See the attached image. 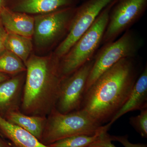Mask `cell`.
Here are the masks:
<instances>
[{
    "label": "cell",
    "instance_id": "obj_1",
    "mask_svg": "<svg viewBox=\"0 0 147 147\" xmlns=\"http://www.w3.org/2000/svg\"><path fill=\"white\" fill-rule=\"evenodd\" d=\"M133 58L119 61L101 74L84 94L81 109L98 123L111 120L128 99L137 80Z\"/></svg>",
    "mask_w": 147,
    "mask_h": 147
},
{
    "label": "cell",
    "instance_id": "obj_2",
    "mask_svg": "<svg viewBox=\"0 0 147 147\" xmlns=\"http://www.w3.org/2000/svg\"><path fill=\"white\" fill-rule=\"evenodd\" d=\"M26 71L20 111L47 117L56 107L62 78L60 60L33 56L25 64Z\"/></svg>",
    "mask_w": 147,
    "mask_h": 147
},
{
    "label": "cell",
    "instance_id": "obj_3",
    "mask_svg": "<svg viewBox=\"0 0 147 147\" xmlns=\"http://www.w3.org/2000/svg\"><path fill=\"white\" fill-rule=\"evenodd\" d=\"M117 1L115 0L103 9L92 26L79 38L68 53L60 59L62 78L70 75L93 58V55L102 42L110 11Z\"/></svg>",
    "mask_w": 147,
    "mask_h": 147
},
{
    "label": "cell",
    "instance_id": "obj_4",
    "mask_svg": "<svg viewBox=\"0 0 147 147\" xmlns=\"http://www.w3.org/2000/svg\"><path fill=\"white\" fill-rule=\"evenodd\" d=\"M83 109L63 114L54 108L47 117L40 142L46 146L78 135H92L105 128Z\"/></svg>",
    "mask_w": 147,
    "mask_h": 147
},
{
    "label": "cell",
    "instance_id": "obj_5",
    "mask_svg": "<svg viewBox=\"0 0 147 147\" xmlns=\"http://www.w3.org/2000/svg\"><path fill=\"white\" fill-rule=\"evenodd\" d=\"M142 40L128 30L115 41L106 43L94 58L85 93L103 72L122 59L134 58L142 45Z\"/></svg>",
    "mask_w": 147,
    "mask_h": 147
},
{
    "label": "cell",
    "instance_id": "obj_6",
    "mask_svg": "<svg viewBox=\"0 0 147 147\" xmlns=\"http://www.w3.org/2000/svg\"><path fill=\"white\" fill-rule=\"evenodd\" d=\"M94 63V58L62 79L55 107L60 113L67 114L81 109L87 81Z\"/></svg>",
    "mask_w": 147,
    "mask_h": 147
},
{
    "label": "cell",
    "instance_id": "obj_7",
    "mask_svg": "<svg viewBox=\"0 0 147 147\" xmlns=\"http://www.w3.org/2000/svg\"><path fill=\"white\" fill-rule=\"evenodd\" d=\"M115 0H87L76 9L69 31L57 47L55 57L60 59L92 26L98 16Z\"/></svg>",
    "mask_w": 147,
    "mask_h": 147
},
{
    "label": "cell",
    "instance_id": "obj_8",
    "mask_svg": "<svg viewBox=\"0 0 147 147\" xmlns=\"http://www.w3.org/2000/svg\"><path fill=\"white\" fill-rule=\"evenodd\" d=\"M147 0H117L109 15L101 44L114 41L136 23L146 11Z\"/></svg>",
    "mask_w": 147,
    "mask_h": 147
},
{
    "label": "cell",
    "instance_id": "obj_9",
    "mask_svg": "<svg viewBox=\"0 0 147 147\" xmlns=\"http://www.w3.org/2000/svg\"><path fill=\"white\" fill-rule=\"evenodd\" d=\"M76 9L69 7L35 17L33 36L36 45H48L68 33Z\"/></svg>",
    "mask_w": 147,
    "mask_h": 147
},
{
    "label": "cell",
    "instance_id": "obj_10",
    "mask_svg": "<svg viewBox=\"0 0 147 147\" xmlns=\"http://www.w3.org/2000/svg\"><path fill=\"white\" fill-rule=\"evenodd\" d=\"M25 77L21 73L0 83V115L3 117L20 110Z\"/></svg>",
    "mask_w": 147,
    "mask_h": 147
},
{
    "label": "cell",
    "instance_id": "obj_11",
    "mask_svg": "<svg viewBox=\"0 0 147 147\" xmlns=\"http://www.w3.org/2000/svg\"><path fill=\"white\" fill-rule=\"evenodd\" d=\"M147 108V67H145L134 84L128 99L111 119L108 124L111 126L118 119L131 111H141Z\"/></svg>",
    "mask_w": 147,
    "mask_h": 147
},
{
    "label": "cell",
    "instance_id": "obj_12",
    "mask_svg": "<svg viewBox=\"0 0 147 147\" xmlns=\"http://www.w3.org/2000/svg\"><path fill=\"white\" fill-rule=\"evenodd\" d=\"M0 10L1 23L7 32L29 38L33 35L34 18L26 13L11 11L4 7Z\"/></svg>",
    "mask_w": 147,
    "mask_h": 147
},
{
    "label": "cell",
    "instance_id": "obj_13",
    "mask_svg": "<svg viewBox=\"0 0 147 147\" xmlns=\"http://www.w3.org/2000/svg\"><path fill=\"white\" fill-rule=\"evenodd\" d=\"M0 135L12 147H50L41 143L36 137L0 115Z\"/></svg>",
    "mask_w": 147,
    "mask_h": 147
},
{
    "label": "cell",
    "instance_id": "obj_14",
    "mask_svg": "<svg viewBox=\"0 0 147 147\" xmlns=\"http://www.w3.org/2000/svg\"><path fill=\"white\" fill-rule=\"evenodd\" d=\"M6 120L32 134L41 141L45 129L47 117L26 115L20 110L11 111L4 117Z\"/></svg>",
    "mask_w": 147,
    "mask_h": 147
},
{
    "label": "cell",
    "instance_id": "obj_15",
    "mask_svg": "<svg viewBox=\"0 0 147 147\" xmlns=\"http://www.w3.org/2000/svg\"><path fill=\"white\" fill-rule=\"evenodd\" d=\"M72 0H22L15 11L24 13H45L71 7Z\"/></svg>",
    "mask_w": 147,
    "mask_h": 147
},
{
    "label": "cell",
    "instance_id": "obj_16",
    "mask_svg": "<svg viewBox=\"0 0 147 147\" xmlns=\"http://www.w3.org/2000/svg\"><path fill=\"white\" fill-rule=\"evenodd\" d=\"M6 50L16 55L26 64L32 49L30 38L7 32L5 41Z\"/></svg>",
    "mask_w": 147,
    "mask_h": 147
},
{
    "label": "cell",
    "instance_id": "obj_17",
    "mask_svg": "<svg viewBox=\"0 0 147 147\" xmlns=\"http://www.w3.org/2000/svg\"><path fill=\"white\" fill-rule=\"evenodd\" d=\"M26 71L25 64L13 53L5 50L0 55V73L11 76Z\"/></svg>",
    "mask_w": 147,
    "mask_h": 147
},
{
    "label": "cell",
    "instance_id": "obj_18",
    "mask_svg": "<svg viewBox=\"0 0 147 147\" xmlns=\"http://www.w3.org/2000/svg\"><path fill=\"white\" fill-rule=\"evenodd\" d=\"M110 125L108 124L105 128L92 135H78L61 139L48 145L50 147H88L97 139L105 129H109Z\"/></svg>",
    "mask_w": 147,
    "mask_h": 147
},
{
    "label": "cell",
    "instance_id": "obj_19",
    "mask_svg": "<svg viewBox=\"0 0 147 147\" xmlns=\"http://www.w3.org/2000/svg\"><path fill=\"white\" fill-rule=\"evenodd\" d=\"M129 123L142 138H147V108L141 110L139 115L131 117Z\"/></svg>",
    "mask_w": 147,
    "mask_h": 147
},
{
    "label": "cell",
    "instance_id": "obj_20",
    "mask_svg": "<svg viewBox=\"0 0 147 147\" xmlns=\"http://www.w3.org/2000/svg\"><path fill=\"white\" fill-rule=\"evenodd\" d=\"M108 129L104 130L97 139L88 147H117L112 143L110 135L108 133Z\"/></svg>",
    "mask_w": 147,
    "mask_h": 147
},
{
    "label": "cell",
    "instance_id": "obj_21",
    "mask_svg": "<svg viewBox=\"0 0 147 147\" xmlns=\"http://www.w3.org/2000/svg\"><path fill=\"white\" fill-rule=\"evenodd\" d=\"M110 138L113 141L121 143L124 147H147V144L137 143L133 144L129 142L127 135L123 136H115L110 135Z\"/></svg>",
    "mask_w": 147,
    "mask_h": 147
},
{
    "label": "cell",
    "instance_id": "obj_22",
    "mask_svg": "<svg viewBox=\"0 0 147 147\" xmlns=\"http://www.w3.org/2000/svg\"><path fill=\"white\" fill-rule=\"evenodd\" d=\"M7 32L3 26L1 24H0V55L6 50L5 46V41Z\"/></svg>",
    "mask_w": 147,
    "mask_h": 147
},
{
    "label": "cell",
    "instance_id": "obj_23",
    "mask_svg": "<svg viewBox=\"0 0 147 147\" xmlns=\"http://www.w3.org/2000/svg\"><path fill=\"white\" fill-rule=\"evenodd\" d=\"M0 147H12L10 143L0 135Z\"/></svg>",
    "mask_w": 147,
    "mask_h": 147
},
{
    "label": "cell",
    "instance_id": "obj_24",
    "mask_svg": "<svg viewBox=\"0 0 147 147\" xmlns=\"http://www.w3.org/2000/svg\"><path fill=\"white\" fill-rule=\"evenodd\" d=\"M11 76L5 74L0 73V83L9 79Z\"/></svg>",
    "mask_w": 147,
    "mask_h": 147
},
{
    "label": "cell",
    "instance_id": "obj_25",
    "mask_svg": "<svg viewBox=\"0 0 147 147\" xmlns=\"http://www.w3.org/2000/svg\"><path fill=\"white\" fill-rule=\"evenodd\" d=\"M4 0H0V10L1 9Z\"/></svg>",
    "mask_w": 147,
    "mask_h": 147
}]
</instances>
